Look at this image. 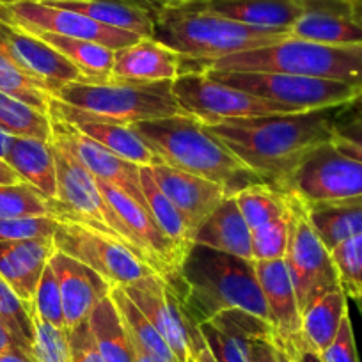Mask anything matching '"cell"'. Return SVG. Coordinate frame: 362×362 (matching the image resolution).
<instances>
[{
  "instance_id": "6da1fadb",
  "label": "cell",
  "mask_w": 362,
  "mask_h": 362,
  "mask_svg": "<svg viewBox=\"0 0 362 362\" xmlns=\"http://www.w3.org/2000/svg\"><path fill=\"white\" fill-rule=\"evenodd\" d=\"M337 114V109L272 114L226 121L208 128L264 185L281 192L305 153L332 141Z\"/></svg>"
},
{
  "instance_id": "7a4b0ae2",
  "label": "cell",
  "mask_w": 362,
  "mask_h": 362,
  "mask_svg": "<svg viewBox=\"0 0 362 362\" xmlns=\"http://www.w3.org/2000/svg\"><path fill=\"white\" fill-rule=\"evenodd\" d=\"M163 281L194 325L229 309L245 311L272 325L252 259L192 243L180 268Z\"/></svg>"
},
{
  "instance_id": "3957f363",
  "label": "cell",
  "mask_w": 362,
  "mask_h": 362,
  "mask_svg": "<svg viewBox=\"0 0 362 362\" xmlns=\"http://www.w3.org/2000/svg\"><path fill=\"white\" fill-rule=\"evenodd\" d=\"M130 127L163 163L214 181L228 196L263 183L206 124L189 114L141 121Z\"/></svg>"
},
{
  "instance_id": "277c9868",
  "label": "cell",
  "mask_w": 362,
  "mask_h": 362,
  "mask_svg": "<svg viewBox=\"0 0 362 362\" xmlns=\"http://www.w3.org/2000/svg\"><path fill=\"white\" fill-rule=\"evenodd\" d=\"M290 36L288 29H259L218 15L204 2L156 4L153 40L181 57L215 61L240 52L274 45Z\"/></svg>"
},
{
  "instance_id": "5b68a950",
  "label": "cell",
  "mask_w": 362,
  "mask_h": 362,
  "mask_svg": "<svg viewBox=\"0 0 362 362\" xmlns=\"http://www.w3.org/2000/svg\"><path fill=\"white\" fill-rule=\"evenodd\" d=\"M189 69L290 73L362 87V45H323L288 36L274 45L215 61L181 57V71Z\"/></svg>"
},
{
  "instance_id": "8992f818",
  "label": "cell",
  "mask_w": 362,
  "mask_h": 362,
  "mask_svg": "<svg viewBox=\"0 0 362 362\" xmlns=\"http://www.w3.org/2000/svg\"><path fill=\"white\" fill-rule=\"evenodd\" d=\"M62 103L123 124L185 114L177 105L173 82H69L55 93Z\"/></svg>"
},
{
  "instance_id": "52a82bcc",
  "label": "cell",
  "mask_w": 362,
  "mask_h": 362,
  "mask_svg": "<svg viewBox=\"0 0 362 362\" xmlns=\"http://www.w3.org/2000/svg\"><path fill=\"white\" fill-rule=\"evenodd\" d=\"M217 82L263 100L291 107L295 112L348 107L361 87L344 82L276 71H218L201 69Z\"/></svg>"
},
{
  "instance_id": "ba28073f",
  "label": "cell",
  "mask_w": 362,
  "mask_h": 362,
  "mask_svg": "<svg viewBox=\"0 0 362 362\" xmlns=\"http://www.w3.org/2000/svg\"><path fill=\"white\" fill-rule=\"evenodd\" d=\"M54 155L57 165V196L52 201L54 217L57 221L80 222L112 238L123 240L142 257L127 226L103 197L96 177L62 146L54 144Z\"/></svg>"
},
{
  "instance_id": "9c48e42d",
  "label": "cell",
  "mask_w": 362,
  "mask_h": 362,
  "mask_svg": "<svg viewBox=\"0 0 362 362\" xmlns=\"http://www.w3.org/2000/svg\"><path fill=\"white\" fill-rule=\"evenodd\" d=\"M173 93L181 110L206 127L233 119L295 112L291 107L217 82L201 69L181 71L173 80Z\"/></svg>"
},
{
  "instance_id": "30bf717a",
  "label": "cell",
  "mask_w": 362,
  "mask_h": 362,
  "mask_svg": "<svg viewBox=\"0 0 362 362\" xmlns=\"http://www.w3.org/2000/svg\"><path fill=\"white\" fill-rule=\"evenodd\" d=\"M54 245L55 250H61L98 272L112 288L130 286L156 274L134 247L80 222L59 221Z\"/></svg>"
},
{
  "instance_id": "8fae6325",
  "label": "cell",
  "mask_w": 362,
  "mask_h": 362,
  "mask_svg": "<svg viewBox=\"0 0 362 362\" xmlns=\"http://www.w3.org/2000/svg\"><path fill=\"white\" fill-rule=\"evenodd\" d=\"M284 196L290 208V242L284 261L302 313L320 297L337 290L339 281L329 247L309 222L305 204L295 196Z\"/></svg>"
},
{
  "instance_id": "7c38bea8",
  "label": "cell",
  "mask_w": 362,
  "mask_h": 362,
  "mask_svg": "<svg viewBox=\"0 0 362 362\" xmlns=\"http://www.w3.org/2000/svg\"><path fill=\"white\" fill-rule=\"evenodd\" d=\"M304 204L362 196V162L341 151L332 141L305 153L281 189Z\"/></svg>"
},
{
  "instance_id": "4fadbf2b",
  "label": "cell",
  "mask_w": 362,
  "mask_h": 362,
  "mask_svg": "<svg viewBox=\"0 0 362 362\" xmlns=\"http://www.w3.org/2000/svg\"><path fill=\"white\" fill-rule=\"evenodd\" d=\"M0 20L13 23L30 34L50 33L73 40L93 41L114 52L142 40L137 34L103 25L82 13L62 9L57 6L40 4V2H16V4L0 6Z\"/></svg>"
},
{
  "instance_id": "5bb4252c",
  "label": "cell",
  "mask_w": 362,
  "mask_h": 362,
  "mask_svg": "<svg viewBox=\"0 0 362 362\" xmlns=\"http://www.w3.org/2000/svg\"><path fill=\"white\" fill-rule=\"evenodd\" d=\"M123 290L144 313L153 327L162 334L173 354L176 355L177 362H189L190 350L194 344L203 341V334L199 327L187 318L180 300L167 286L163 277L153 274L130 286H124Z\"/></svg>"
},
{
  "instance_id": "9a60e30c",
  "label": "cell",
  "mask_w": 362,
  "mask_h": 362,
  "mask_svg": "<svg viewBox=\"0 0 362 362\" xmlns=\"http://www.w3.org/2000/svg\"><path fill=\"white\" fill-rule=\"evenodd\" d=\"M96 183H98L100 190H102L103 197L110 204V208L116 211L117 217L127 226L135 247L141 250L146 263L163 279L173 276L185 257V250H181L160 229L153 215L142 204H139L123 190L109 185L105 181L96 180Z\"/></svg>"
},
{
  "instance_id": "2e32d148",
  "label": "cell",
  "mask_w": 362,
  "mask_h": 362,
  "mask_svg": "<svg viewBox=\"0 0 362 362\" xmlns=\"http://www.w3.org/2000/svg\"><path fill=\"white\" fill-rule=\"evenodd\" d=\"M50 116V114H48ZM52 142L68 149L96 180H102L149 210L141 181V167L87 137L73 124L52 117ZM151 214V211H149Z\"/></svg>"
},
{
  "instance_id": "e0dca14e",
  "label": "cell",
  "mask_w": 362,
  "mask_h": 362,
  "mask_svg": "<svg viewBox=\"0 0 362 362\" xmlns=\"http://www.w3.org/2000/svg\"><path fill=\"white\" fill-rule=\"evenodd\" d=\"M0 50L52 96L66 83L82 78L78 69L47 41L4 20H0Z\"/></svg>"
},
{
  "instance_id": "ac0fdd59",
  "label": "cell",
  "mask_w": 362,
  "mask_h": 362,
  "mask_svg": "<svg viewBox=\"0 0 362 362\" xmlns=\"http://www.w3.org/2000/svg\"><path fill=\"white\" fill-rule=\"evenodd\" d=\"M48 114L55 119L73 124L76 130L86 134L89 139L102 144L103 148L110 149L116 155L123 156L124 160L135 163V165L153 167L163 163L162 158L132 130L130 124H123L119 121L107 119V117L69 107L55 96H52Z\"/></svg>"
},
{
  "instance_id": "d6986e66",
  "label": "cell",
  "mask_w": 362,
  "mask_h": 362,
  "mask_svg": "<svg viewBox=\"0 0 362 362\" xmlns=\"http://www.w3.org/2000/svg\"><path fill=\"white\" fill-rule=\"evenodd\" d=\"M290 36L323 45H362V16L354 0H302Z\"/></svg>"
},
{
  "instance_id": "ffe728a7",
  "label": "cell",
  "mask_w": 362,
  "mask_h": 362,
  "mask_svg": "<svg viewBox=\"0 0 362 362\" xmlns=\"http://www.w3.org/2000/svg\"><path fill=\"white\" fill-rule=\"evenodd\" d=\"M50 267L54 268L61 288L66 330L87 322L96 304L109 297L112 290L98 272L61 250L52 254Z\"/></svg>"
},
{
  "instance_id": "44dd1931",
  "label": "cell",
  "mask_w": 362,
  "mask_h": 362,
  "mask_svg": "<svg viewBox=\"0 0 362 362\" xmlns=\"http://www.w3.org/2000/svg\"><path fill=\"white\" fill-rule=\"evenodd\" d=\"M257 281L267 302L270 322L277 337L286 344L304 339L302 336V313L298 308L293 281L284 259L254 261Z\"/></svg>"
},
{
  "instance_id": "7402d4cb",
  "label": "cell",
  "mask_w": 362,
  "mask_h": 362,
  "mask_svg": "<svg viewBox=\"0 0 362 362\" xmlns=\"http://www.w3.org/2000/svg\"><path fill=\"white\" fill-rule=\"evenodd\" d=\"M149 170L160 190L185 215L194 233L210 217L218 203L228 196L226 190L214 181L183 173V170L169 167L167 163L153 165L149 167Z\"/></svg>"
},
{
  "instance_id": "603a6c76",
  "label": "cell",
  "mask_w": 362,
  "mask_h": 362,
  "mask_svg": "<svg viewBox=\"0 0 362 362\" xmlns=\"http://www.w3.org/2000/svg\"><path fill=\"white\" fill-rule=\"evenodd\" d=\"M54 252V238L0 242V276L30 311L37 284Z\"/></svg>"
},
{
  "instance_id": "cb8c5ba5",
  "label": "cell",
  "mask_w": 362,
  "mask_h": 362,
  "mask_svg": "<svg viewBox=\"0 0 362 362\" xmlns=\"http://www.w3.org/2000/svg\"><path fill=\"white\" fill-rule=\"evenodd\" d=\"M181 73V55L153 37L116 50L110 80L119 82H173Z\"/></svg>"
},
{
  "instance_id": "d4e9b609",
  "label": "cell",
  "mask_w": 362,
  "mask_h": 362,
  "mask_svg": "<svg viewBox=\"0 0 362 362\" xmlns=\"http://www.w3.org/2000/svg\"><path fill=\"white\" fill-rule=\"evenodd\" d=\"M50 6L82 13L103 25L128 30L141 37H153L155 2L149 0H64Z\"/></svg>"
},
{
  "instance_id": "484cf974",
  "label": "cell",
  "mask_w": 362,
  "mask_h": 362,
  "mask_svg": "<svg viewBox=\"0 0 362 362\" xmlns=\"http://www.w3.org/2000/svg\"><path fill=\"white\" fill-rule=\"evenodd\" d=\"M194 243L206 245L221 252L252 259L250 228L247 226L235 196H226L210 214V217L196 229ZM254 261V259H252Z\"/></svg>"
},
{
  "instance_id": "4316f807",
  "label": "cell",
  "mask_w": 362,
  "mask_h": 362,
  "mask_svg": "<svg viewBox=\"0 0 362 362\" xmlns=\"http://www.w3.org/2000/svg\"><path fill=\"white\" fill-rule=\"evenodd\" d=\"M4 160L16 170L22 181L33 185L45 199H55L57 165H55L54 144L50 141L13 137Z\"/></svg>"
},
{
  "instance_id": "83f0119b",
  "label": "cell",
  "mask_w": 362,
  "mask_h": 362,
  "mask_svg": "<svg viewBox=\"0 0 362 362\" xmlns=\"http://www.w3.org/2000/svg\"><path fill=\"white\" fill-rule=\"evenodd\" d=\"M218 15L259 29H288L302 15V0H204Z\"/></svg>"
},
{
  "instance_id": "f1b7e54d",
  "label": "cell",
  "mask_w": 362,
  "mask_h": 362,
  "mask_svg": "<svg viewBox=\"0 0 362 362\" xmlns=\"http://www.w3.org/2000/svg\"><path fill=\"white\" fill-rule=\"evenodd\" d=\"M305 214L329 250L362 233V196L305 204Z\"/></svg>"
},
{
  "instance_id": "f546056e",
  "label": "cell",
  "mask_w": 362,
  "mask_h": 362,
  "mask_svg": "<svg viewBox=\"0 0 362 362\" xmlns=\"http://www.w3.org/2000/svg\"><path fill=\"white\" fill-rule=\"evenodd\" d=\"M89 327L103 361L135 362L134 343L110 295L102 298L93 309L89 316Z\"/></svg>"
},
{
  "instance_id": "4dcf8cb0",
  "label": "cell",
  "mask_w": 362,
  "mask_h": 362,
  "mask_svg": "<svg viewBox=\"0 0 362 362\" xmlns=\"http://www.w3.org/2000/svg\"><path fill=\"white\" fill-rule=\"evenodd\" d=\"M346 315L348 297L341 288L320 297L302 311V336L305 343L322 354L334 341Z\"/></svg>"
},
{
  "instance_id": "1f68e13d",
  "label": "cell",
  "mask_w": 362,
  "mask_h": 362,
  "mask_svg": "<svg viewBox=\"0 0 362 362\" xmlns=\"http://www.w3.org/2000/svg\"><path fill=\"white\" fill-rule=\"evenodd\" d=\"M54 47L62 57L68 59L80 71L83 82H107L110 80L116 52L103 45L93 43L86 40H73V37L57 36V34L41 33L34 34Z\"/></svg>"
},
{
  "instance_id": "d6a6232c",
  "label": "cell",
  "mask_w": 362,
  "mask_h": 362,
  "mask_svg": "<svg viewBox=\"0 0 362 362\" xmlns=\"http://www.w3.org/2000/svg\"><path fill=\"white\" fill-rule=\"evenodd\" d=\"M141 181L144 189L146 203L156 224L163 233L180 247L181 250H189L194 243V229L187 217L177 210L176 204L160 190L149 167H141Z\"/></svg>"
},
{
  "instance_id": "836d02e7",
  "label": "cell",
  "mask_w": 362,
  "mask_h": 362,
  "mask_svg": "<svg viewBox=\"0 0 362 362\" xmlns=\"http://www.w3.org/2000/svg\"><path fill=\"white\" fill-rule=\"evenodd\" d=\"M110 297H112L114 304H116L117 311L121 315V320H123L124 327H127L128 334H130L132 341L135 344L144 348L148 354L162 358L163 362H177L176 355L173 354L162 334L153 327V323L146 318L144 313L132 302V298L128 297L123 288L114 286L110 290Z\"/></svg>"
},
{
  "instance_id": "e575fe53",
  "label": "cell",
  "mask_w": 362,
  "mask_h": 362,
  "mask_svg": "<svg viewBox=\"0 0 362 362\" xmlns=\"http://www.w3.org/2000/svg\"><path fill=\"white\" fill-rule=\"evenodd\" d=\"M0 130L11 137H33L52 142L50 116L4 90H0Z\"/></svg>"
},
{
  "instance_id": "d590c367",
  "label": "cell",
  "mask_w": 362,
  "mask_h": 362,
  "mask_svg": "<svg viewBox=\"0 0 362 362\" xmlns=\"http://www.w3.org/2000/svg\"><path fill=\"white\" fill-rule=\"evenodd\" d=\"M235 199L250 231L261 228L274 218L288 215L290 211L286 196L264 183H257V185H250L240 190Z\"/></svg>"
},
{
  "instance_id": "8d00e7d4",
  "label": "cell",
  "mask_w": 362,
  "mask_h": 362,
  "mask_svg": "<svg viewBox=\"0 0 362 362\" xmlns=\"http://www.w3.org/2000/svg\"><path fill=\"white\" fill-rule=\"evenodd\" d=\"M339 288L362 311V233L330 249Z\"/></svg>"
},
{
  "instance_id": "74e56055",
  "label": "cell",
  "mask_w": 362,
  "mask_h": 362,
  "mask_svg": "<svg viewBox=\"0 0 362 362\" xmlns=\"http://www.w3.org/2000/svg\"><path fill=\"white\" fill-rule=\"evenodd\" d=\"M0 90L48 114V105L52 100L50 93L36 78L22 71L2 50H0Z\"/></svg>"
},
{
  "instance_id": "f35d334b",
  "label": "cell",
  "mask_w": 362,
  "mask_h": 362,
  "mask_svg": "<svg viewBox=\"0 0 362 362\" xmlns=\"http://www.w3.org/2000/svg\"><path fill=\"white\" fill-rule=\"evenodd\" d=\"M52 215V201L45 199L33 185L22 181L15 185H0V221L16 217Z\"/></svg>"
},
{
  "instance_id": "ab89813d",
  "label": "cell",
  "mask_w": 362,
  "mask_h": 362,
  "mask_svg": "<svg viewBox=\"0 0 362 362\" xmlns=\"http://www.w3.org/2000/svg\"><path fill=\"white\" fill-rule=\"evenodd\" d=\"M0 323H4L22 343L25 351L33 355L34 320L29 305L15 293L11 286L0 276Z\"/></svg>"
},
{
  "instance_id": "60d3db41",
  "label": "cell",
  "mask_w": 362,
  "mask_h": 362,
  "mask_svg": "<svg viewBox=\"0 0 362 362\" xmlns=\"http://www.w3.org/2000/svg\"><path fill=\"white\" fill-rule=\"evenodd\" d=\"M290 242V211L250 231V249L254 261L284 259Z\"/></svg>"
},
{
  "instance_id": "b9f144b4",
  "label": "cell",
  "mask_w": 362,
  "mask_h": 362,
  "mask_svg": "<svg viewBox=\"0 0 362 362\" xmlns=\"http://www.w3.org/2000/svg\"><path fill=\"white\" fill-rule=\"evenodd\" d=\"M33 316H37L40 320L47 322L48 325L55 327V329L66 330L61 288H59L57 276H55L50 263L45 268L40 284H37L33 302Z\"/></svg>"
},
{
  "instance_id": "7bdbcfd3",
  "label": "cell",
  "mask_w": 362,
  "mask_h": 362,
  "mask_svg": "<svg viewBox=\"0 0 362 362\" xmlns=\"http://www.w3.org/2000/svg\"><path fill=\"white\" fill-rule=\"evenodd\" d=\"M33 357L36 358V362H73L66 330L55 329L37 316H33Z\"/></svg>"
},
{
  "instance_id": "ee69618b",
  "label": "cell",
  "mask_w": 362,
  "mask_h": 362,
  "mask_svg": "<svg viewBox=\"0 0 362 362\" xmlns=\"http://www.w3.org/2000/svg\"><path fill=\"white\" fill-rule=\"evenodd\" d=\"M57 226L59 221L52 215L2 218L0 221V242L54 238Z\"/></svg>"
},
{
  "instance_id": "f6af8a7d",
  "label": "cell",
  "mask_w": 362,
  "mask_h": 362,
  "mask_svg": "<svg viewBox=\"0 0 362 362\" xmlns=\"http://www.w3.org/2000/svg\"><path fill=\"white\" fill-rule=\"evenodd\" d=\"M332 142L348 156L362 162V109L350 114H337Z\"/></svg>"
},
{
  "instance_id": "bcb514c9",
  "label": "cell",
  "mask_w": 362,
  "mask_h": 362,
  "mask_svg": "<svg viewBox=\"0 0 362 362\" xmlns=\"http://www.w3.org/2000/svg\"><path fill=\"white\" fill-rule=\"evenodd\" d=\"M320 357L323 362H361L350 315L344 316L334 341L320 354Z\"/></svg>"
},
{
  "instance_id": "7dc6e473",
  "label": "cell",
  "mask_w": 362,
  "mask_h": 362,
  "mask_svg": "<svg viewBox=\"0 0 362 362\" xmlns=\"http://www.w3.org/2000/svg\"><path fill=\"white\" fill-rule=\"evenodd\" d=\"M66 336H68L73 362H105L89 327V320L66 330Z\"/></svg>"
},
{
  "instance_id": "c3c4849f",
  "label": "cell",
  "mask_w": 362,
  "mask_h": 362,
  "mask_svg": "<svg viewBox=\"0 0 362 362\" xmlns=\"http://www.w3.org/2000/svg\"><path fill=\"white\" fill-rule=\"evenodd\" d=\"M247 362H277L276 330L257 334L247 341Z\"/></svg>"
},
{
  "instance_id": "681fc988",
  "label": "cell",
  "mask_w": 362,
  "mask_h": 362,
  "mask_svg": "<svg viewBox=\"0 0 362 362\" xmlns=\"http://www.w3.org/2000/svg\"><path fill=\"white\" fill-rule=\"evenodd\" d=\"M281 343H283V341H281ZM283 344H284V348L290 351V355L293 357L295 362H323L318 351L313 350V348L305 343V339L298 341V343H295V344H286V343H283Z\"/></svg>"
},
{
  "instance_id": "f907efd6",
  "label": "cell",
  "mask_w": 362,
  "mask_h": 362,
  "mask_svg": "<svg viewBox=\"0 0 362 362\" xmlns=\"http://www.w3.org/2000/svg\"><path fill=\"white\" fill-rule=\"evenodd\" d=\"M13 348H22V350H25V348L22 346V343L16 339L15 334H13L4 323H0V354L13 350ZM27 354H29V351H27Z\"/></svg>"
},
{
  "instance_id": "816d5d0a",
  "label": "cell",
  "mask_w": 362,
  "mask_h": 362,
  "mask_svg": "<svg viewBox=\"0 0 362 362\" xmlns=\"http://www.w3.org/2000/svg\"><path fill=\"white\" fill-rule=\"evenodd\" d=\"M15 183H22V177L4 158H0V185H15Z\"/></svg>"
},
{
  "instance_id": "f5cc1de1",
  "label": "cell",
  "mask_w": 362,
  "mask_h": 362,
  "mask_svg": "<svg viewBox=\"0 0 362 362\" xmlns=\"http://www.w3.org/2000/svg\"><path fill=\"white\" fill-rule=\"evenodd\" d=\"M0 362H36V358L22 348H13V350L0 354Z\"/></svg>"
},
{
  "instance_id": "db71d44e",
  "label": "cell",
  "mask_w": 362,
  "mask_h": 362,
  "mask_svg": "<svg viewBox=\"0 0 362 362\" xmlns=\"http://www.w3.org/2000/svg\"><path fill=\"white\" fill-rule=\"evenodd\" d=\"M190 358H194V362H217V358L214 357L204 339L190 350Z\"/></svg>"
},
{
  "instance_id": "11a10c76",
  "label": "cell",
  "mask_w": 362,
  "mask_h": 362,
  "mask_svg": "<svg viewBox=\"0 0 362 362\" xmlns=\"http://www.w3.org/2000/svg\"><path fill=\"white\" fill-rule=\"evenodd\" d=\"M132 343H134V341H132ZM134 348H135V362H163L162 358L148 354V351H146L144 348L139 346V344L134 343Z\"/></svg>"
},
{
  "instance_id": "9f6ffc18",
  "label": "cell",
  "mask_w": 362,
  "mask_h": 362,
  "mask_svg": "<svg viewBox=\"0 0 362 362\" xmlns=\"http://www.w3.org/2000/svg\"><path fill=\"white\" fill-rule=\"evenodd\" d=\"M277 362H295L293 357L290 355V351H288L286 348H284V344L279 341V337H277Z\"/></svg>"
},
{
  "instance_id": "6f0895ef",
  "label": "cell",
  "mask_w": 362,
  "mask_h": 362,
  "mask_svg": "<svg viewBox=\"0 0 362 362\" xmlns=\"http://www.w3.org/2000/svg\"><path fill=\"white\" fill-rule=\"evenodd\" d=\"M11 135H8L6 132L0 130V158H4L6 153H8L9 142H11Z\"/></svg>"
},
{
  "instance_id": "680465c9",
  "label": "cell",
  "mask_w": 362,
  "mask_h": 362,
  "mask_svg": "<svg viewBox=\"0 0 362 362\" xmlns=\"http://www.w3.org/2000/svg\"><path fill=\"white\" fill-rule=\"evenodd\" d=\"M16 2H40V4H54V2H64V0H0V6L16 4Z\"/></svg>"
},
{
  "instance_id": "91938a15",
  "label": "cell",
  "mask_w": 362,
  "mask_h": 362,
  "mask_svg": "<svg viewBox=\"0 0 362 362\" xmlns=\"http://www.w3.org/2000/svg\"><path fill=\"white\" fill-rule=\"evenodd\" d=\"M156 4H187V2H204V0H149Z\"/></svg>"
},
{
  "instance_id": "94428289",
  "label": "cell",
  "mask_w": 362,
  "mask_h": 362,
  "mask_svg": "<svg viewBox=\"0 0 362 362\" xmlns=\"http://www.w3.org/2000/svg\"><path fill=\"white\" fill-rule=\"evenodd\" d=\"M348 107H357V109H362V87L358 89V93H357V96L354 98V102H351Z\"/></svg>"
},
{
  "instance_id": "6125c7cd",
  "label": "cell",
  "mask_w": 362,
  "mask_h": 362,
  "mask_svg": "<svg viewBox=\"0 0 362 362\" xmlns=\"http://www.w3.org/2000/svg\"><path fill=\"white\" fill-rule=\"evenodd\" d=\"M189 362H194V358H190V361Z\"/></svg>"
},
{
  "instance_id": "be15d7a7",
  "label": "cell",
  "mask_w": 362,
  "mask_h": 362,
  "mask_svg": "<svg viewBox=\"0 0 362 362\" xmlns=\"http://www.w3.org/2000/svg\"><path fill=\"white\" fill-rule=\"evenodd\" d=\"M354 2H358V0H354Z\"/></svg>"
}]
</instances>
